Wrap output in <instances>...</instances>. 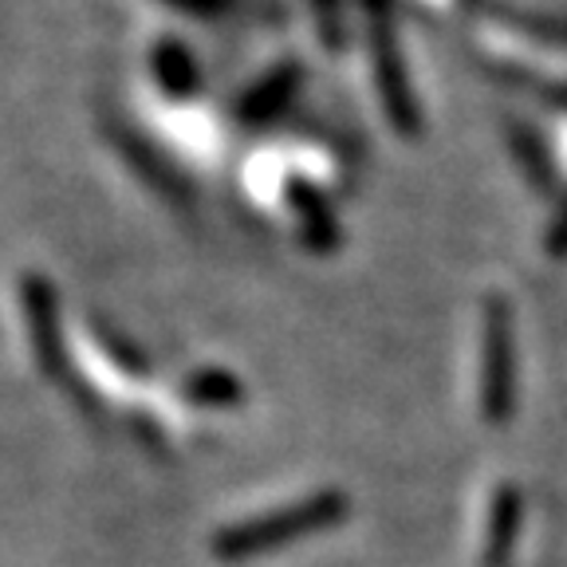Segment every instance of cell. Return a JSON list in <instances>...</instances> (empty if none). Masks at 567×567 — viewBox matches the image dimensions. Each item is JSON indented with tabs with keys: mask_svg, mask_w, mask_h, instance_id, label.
<instances>
[{
	"mask_svg": "<svg viewBox=\"0 0 567 567\" xmlns=\"http://www.w3.org/2000/svg\"><path fill=\"white\" fill-rule=\"evenodd\" d=\"M367 17V40H371V60H374V83H379L382 111H386L390 126L402 138H414L422 131V111H417L414 83L402 63L399 32H394V17H390V0H363Z\"/></svg>",
	"mask_w": 567,
	"mask_h": 567,
	"instance_id": "obj_1",
	"label": "cell"
},
{
	"mask_svg": "<svg viewBox=\"0 0 567 567\" xmlns=\"http://www.w3.org/2000/svg\"><path fill=\"white\" fill-rule=\"evenodd\" d=\"M485 363H481V406L488 422H508L516 399V331H513V303L501 292L485 296Z\"/></svg>",
	"mask_w": 567,
	"mask_h": 567,
	"instance_id": "obj_2",
	"label": "cell"
},
{
	"mask_svg": "<svg viewBox=\"0 0 567 567\" xmlns=\"http://www.w3.org/2000/svg\"><path fill=\"white\" fill-rule=\"evenodd\" d=\"M20 303H24V319H28V331H32L35 354H40L44 371L55 374L63 363V351H60V331H55V296L44 276H24L20 280Z\"/></svg>",
	"mask_w": 567,
	"mask_h": 567,
	"instance_id": "obj_3",
	"label": "cell"
},
{
	"mask_svg": "<svg viewBox=\"0 0 567 567\" xmlns=\"http://www.w3.org/2000/svg\"><path fill=\"white\" fill-rule=\"evenodd\" d=\"M288 202H292L296 213L303 217V237H308V245L316 248V252H331V248L339 245V225H336V213L323 202V194L311 189L308 182H300V177H292V182H288Z\"/></svg>",
	"mask_w": 567,
	"mask_h": 567,
	"instance_id": "obj_4",
	"label": "cell"
},
{
	"mask_svg": "<svg viewBox=\"0 0 567 567\" xmlns=\"http://www.w3.org/2000/svg\"><path fill=\"white\" fill-rule=\"evenodd\" d=\"M296 83H300V68H296V63L276 68L272 75H265V83H260L257 91H248L240 115H245L248 123H265V118H272L276 111L288 103V95L296 91Z\"/></svg>",
	"mask_w": 567,
	"mask_h": 567,
	"instance_id": "obj_5",
	"label": "cell"
},
{
	"mask_svg": "<svg viewBox=\"0 0 567 567\" xmlns=\"http://www.w3.org/2000/svg\"><path fill=\"white\" fill-rule=\"evenodd\" d=\"M154 75L158 83L169 91V99H186L197 91V71H194V60L182 44H162L154 52Z\"/></svg>",
	"mask_w": 567,
	"mask_h": 567,
	"instance_id": "obj_6",
	"label": "cell"
},
{
	"mask_svg": "<svg viewBox=\"0 0 567 567\" xmlns=\"http://www.w3.org/2000/svg\"><path fill=\"white\" fill-rule=\"evenodd\" d=\"M186 394L197 402H209V406H217V402H237L240 399V386L233 382V374L225 371H202L194 374V379L186 382Z\"/></svg>",
	"mask_w": 567,
	"mask_h": 567,
	"instance_id": "obj_7",
	"label": "cell"
},
{
	"mask_svg": "<svg viewBox=\"0 0 567 567\" xmlns=\"http://www.w3.org/2000/svg\"><path fill=\"white\" fill-rule=\"evenodd\" d=\"M311 17H316V32L319 40L331 48V52H339L347 40L343 32V0H311Z\"/></svg>",
	"mask_w": 567,
	"mask_h": 567,
	"instance_id": "obj_8",
	"label": "cell"
},
{
	"mask_svg": "<svg viewBox=\"0 0 567 567\" xmlns=\"http://www.w3.org/2000/svg\"><path fill=\"white\" fill-rule=\"evenodd\" d=\"M548 248H551V257H567V205H564V213H559L556 229L548 233Z\"/></svg>",
	"mask_w": 567,
	"mask_h": 567,
	"instance_id": "obj_9",
	"label": "cell"
}]
</instances>
